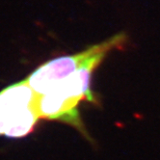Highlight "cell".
I'll list each match as a JSON object with an SVG mask.
<instances>
[{
	"instance_id": "3",
	"label": "cell",
	"mask_w": 160,
	"mask_h": 160,
	"mask_svg": "<svg viewBox=\"0 0 160 160\" xmlns=\"http://www.w3.org/2000/svg\"><path fill=\"white\" fill-rule=\"evenodd\" d=\"M101 47V42L75 54L60 56L43 63L25 79L37 95H43L61 80L70 76Z\"/></svg>"
},
{
	"instance_id": "2",
	"label": "cell",
	"mask_w": 160,
	"mask_h": 160,
	"mask_svg": "<svg viewBox=\"0 0 160 160\" xmlns=\"http://www.w3.org/2000/svg\"><path fill=\"white\" fill-rule=\"evenodd\" d=\"M81 102L62 85L56 84L45 94L38 95L36 110L40 119L59 121L71 125L92 143L93 139L87 131L79 112Z\"/></svg>"
},
{
	"instance_id": "1",
	"label": "cell",
	"mask_w": 160,
	"mask_h": 160,
	"mask_svg": "<svg viewBox=\"0 0 160 160\" xmlns=\"http://www.w3.org/2000/svg\"><path fill=\"white\" fill-rule=\"evenodd\" d=\"M37 97L26 79L0 92V135L22 138L34 130L40 119L36 110Z\"/></svg>"
}]
</instances>
